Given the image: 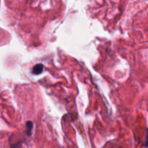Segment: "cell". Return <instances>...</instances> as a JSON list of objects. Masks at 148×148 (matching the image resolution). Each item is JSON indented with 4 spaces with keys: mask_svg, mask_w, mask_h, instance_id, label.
Here are the masks:
<instances>
[{
    "mask_svg": "<svg viewBox=\"0 0 148 148\" xmlns=\"http://www.w3.org/2000/svg\"><path fill=\"white\" fill-rule=\"evenodd\" d=\"M27 130H26V131H27V134H28V135H30L32 133V130H33V123L31 122V121H27Z\"/></svg>",
    "mask_w": 148,
    "mask_h": 148,
    "instance_id": "2",
    "label": "cell"
},
{
    "mask_svg": "<svg viewBox=\"0 0 148 148\" xmlns=\"http://www.w3.org/2000/svg\"><path fill=\"white\" fill-rule=\"evenodd\" d=\"M43 71V65L42 64H38L35 65L33 68V74L36 75H38L41 74Z\"/></svg>",
    "mask_w": 148,
    "mask_h": 148,
    "instance_id": "1",
    "label": "cell"
}]
</instances>
